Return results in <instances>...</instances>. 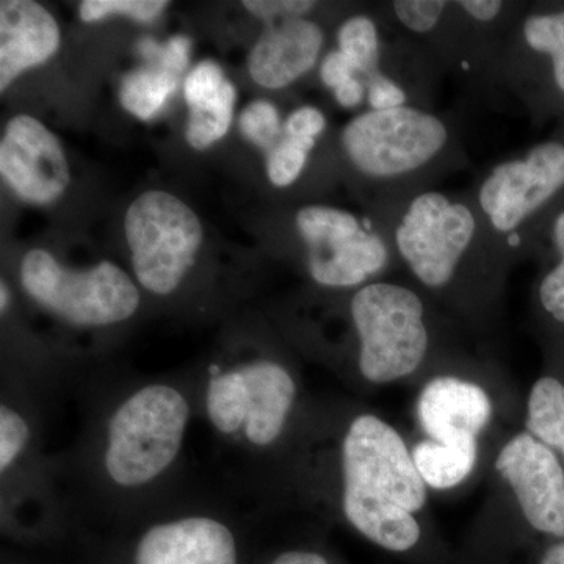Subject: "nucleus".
Wrapping results in <instances>:
<instances>
[{"label": "nucleus", "mask_w": 564, "mask_h": 564, "mask_svg": "<svg viewBox=\"0 0 564 564\" xmlns=\"http://www.w3.org/2000/svg\"><path fill=\"white\" fill-rule=\"evenodd\" d=\"M80 430L58 455L69 519L126 525L184 488L185 448L198 419L195 375L77 383Z\"/></svg>", "instance_id": "f257e3e1"}, {"label": "nucleus", "mask_w": 564, "mask_h": 564, "mask_svg": "<svg viewBox=\"0 0 564 564\" xmlns=\"http://www.w3.org/2000/svg\"><path fill=\"white\" fill-rule=\"evenodd\" d=\"M195 375L198 419L239 467L240 492L248 467L272 456L288 440L300 403L295 375L261 352H221Z\"/></svg>", "instance_id": "f03ea898"}, {"label": "nucleus", "mask_w": 564, "mask_h": 564, "mask_svg": "<svg viewBox=\"0 0 564 564\" xmlns=\"http://www.w3.org/2000/svg\"><path fill=\"white\" fill-rule=\"evenodd\" d=\"M426 502V485L397 430L373 414L345 426L339 444V507L348 524L392 552L421 540L415 511Z\"/></svg>", "instance_id": "7ed1b4c3"}, {"label": "nucleus", "mask_w": 564, "mask_h": 564, "mask_svg": "<svg viewBox=\"0 0 564 564\" xmlns=\"http://www.w3.org/2000/svg\"><path fill=\"white\" fill-rule=\"evenodd\" d=\"M58 397L6 372L0 386V521L40 530L69 521L61 459L46 451V422Z\"/></svg>", "instance_id": "20e7f679"}, {"label": "nucleus", "mask_w": 564, "mask_h": 564, "mask_svg": "<svg viewBox=\"0 0 564 564\" xmlns=\"http://www.w3.org/2000/svg\"><path fill=\"white\" fill-rule=\"evenodd\" d=\"M240 510L225 494L193 491L185 485L129 522L137 529L131 564H240Z\"/></svg>", "instance_id": "39448f33"}, {"label": "nucleus", "mask_w": 564, "mask_h": 564, "mask_svg": "<svg viewBox=\"0 0 564 564\" xmlns=\"http://www.w3.org/2000/svg\"><path fill=\"white\" fill-rule=\"evenodd\" d=\"M22 291L58 322L77 329H106L132 321L141 306L139 285L115 263L87 270L62 265L51 252L32 250L20 265Z\"/></svg>", "instance_id": "423d86ee"}, {"label": "nucleus", "mask_w": 564, "mask_h": 564, "mask_svg": "<svg viewBox=\"0 0 564 564\" xmlns=\"http://www.w3.org/2000/svg\"><path fill=\"white\" fill-rule=\"evenodd\" d=\"M350 311L364 380L386 384L415 372L429 350V332L413 291L391 282L367 284L352 296Z\"/></svg>", "instance_id": "0eeeda50"}, {"label": "nucleus", "mask_w": 564, "mask_h": 564, "mask_svg": "<svg viewBox=\"0 0 564 564\" xmlns=\"http://www.w3.org/2000/svg\"><path fill=\"white\" fill-rule=\"evenodd\" d=\"M124 228L141 288L161 299L180 292L203 242L195 212L172 193L147 192L129 207Z\"/></svg>", "instance_id": "6e6552de"}, {"label": "nucleus", "mask_w": 564, "mask_h": 564, "mask_svg": "<svg viewBox=\"0 0 564 564\" xmlns=\"http://www.w3.org/2000/svg\"><path fill=\"white\" fill-rule=\"evenodd\" d=\"M447 139L440 118L410 107L366 111L343 132L344 150L352 165L373 177L421 169L443 150Z\"/></svg>", "instance_id": "1a4fd4ad"}, {"label": "nucleus", "mask_w": 564, "mask_h": 564, "mask_svg": "<svg viewBox=\"0 0 564 564\" xmlns=\"http://www.w3.org/2000/svg\"><path fill=\"white\" fill-rule=\"evenodd\" d=\"M307 247V270L318 285L348 289L362 284L388 263L383 240L350 212L307 206L296 214Z\"/></svg>", "instance_id": "9d476101"}, {"label": "nucleus", "mask_w": 564, "mask_h": 564, "mask_svg": "<svg viewBox=\"0 0 564 564\" xmlns=\"http://www.w3.org/2000/svg\"><path fill=\"white\" fill-rule=\"evenodd\" d=\"M475 218L469 207L443 193L419 195L395 231L397 248L415 276L429 288H443L473 242Z\"/></svg>", "instance_id": "9b49d317"}, {"label": "nucleus", "mask_w": 564, "mask_h": 564, "mask_svg": "<svg viewBox=\"0 0 564 564\" xmlns=\"http://www.w3.org/2000/svg\"><path fill=\"white\" fill-rule=\"evenodd\" d=\"M564 191V143L545 141L524 159L505 162L481 184V209L494 228L513 232Z\"/></svg>", "instance_id": "f8f14e48"}, {"label": "nucleus", "mask_w": 564, "mask_h": 564, "mask_svg": "<svg viewBox=\"0 0 564 564\" xmlns=\"http://www.w3.org/2000/svg\"><path fill=\"white\" fill-rule=\"evenodd\" d=\"M496 467L529 524L564 538V470L552 448L530 433H519L497 456Z\"/></svg>", "instance_id": "ddd939ff"}, {"label": "nucleus", "mask_w": 564, "mask_h": 564, "mask_svg": "<svg viewBox=\"0 0 564 564\" xmlns=\"http://www.w3.org/2000/svg\"><path fill=\"white\" fill-rule=\"evenodd\" d=\"M0 173L11 191L32 204L55 202L69 184L61 141L36 118L20 115L0 141Z\"/></svg>", "instance_id": "4468645a"}, {"label": "nucleus", "mask_w": 564, "mask_h": 564, "mask_svg": "<svg viewBox=\"0 0 564 564\" xmlns=\"http://www.w3.org/2000/svg\"><path fill=\"white\" fill-rule=\"evenodd\" d=\"M491 414L488 392L459 378H434L419 395V422L436 443L477 444Z\"/></svg>", "instance_id": "2eb2a0df"}, {"label": "nucleus", "mask_w": 564, "mask_h": 564, "mask_svg": "<svg viewBox=\"0 0 564 564\" xmlns=\"http://www.w3.org/2000/svg\"><path fill=\"white\" fill-rule=\"evenodd\" d=\"M61 46L54 17L32 0L0 3V91L24 70L50 61Z\"/></svg>", "instance_id": "dca6fc26"}, {"label": "nucleus", "mask_w": 564, "mask_h": 564, "mask_svg": "<svg viewBox=\"0 0 564 564\" xmlns=\"http://www.w3.org/2000/svg\"><path fill=\"white\" fill-rule=\"evenodd\" d=\"M322 44V29L302 18L267 29L248 58L252 80L270 90L288 87L313 68Z\"/></svg>", "instance_id": "f3484780"}, {"label": "nucleus", "mask_w": 564, "mask_h": 564, "mask_svg": "<svg viewBox=\"0 0 564 564\" xmlns=\"http://www.w3.org/2000/svg\"><path fill=\"white\" fill-rule=\"evenodd\" d=\"M477 444H441L429 440L415 445L413 459L425 485L443 491L469 477L477 463Z\"/></svg>", "instance_id": "a211bd4d"}, {"label": "nucleus", "mask_w": 564, "mask_h": 564, "mask_svg": "<svg viewBox=\"0 0 564 564\" xmlns=\"http://www.w3.org/2000/svg\"><path fill=\"white\" fill-rule=\"evenodd\" d=\"M527 430L564 456V383L544 377L533 384L527 411Z\"/></svg>", "instance_id": "6ab92c4d"}, {"label": "nucleus", "mask_w": 564, "mask_h": 564, "mask_svg": "<svg viewBox=\"0 0 564 564\" xmlns=\"http://www.w3.org/2000/svg\"><path fill=\"white\" fill-rule=\"evenodd\" d=\"M177 87V76L162 69L141 68L124 77L120 88L122 107L140 120H151Z\"/></svg>", "instance_id": "aec40b11"}, {"label": "nucleus", "mask_w": 564, "mask_h": 564, "mask_svg": "<svg viewBox=\"0 0 564 564\" xmlns=\"http://www.w3.org/2000/svg\"><path fill=\"white\" fill-rule=\"evenodd\" d=\"M236 87L226 80L221 90L209 101L192 107L185 139L195 150L203 151L215 141L223 139L231 126L234 104H236Z\"/></svg>", "instance_id": "412c9836"}, {"label": "nucleus", "mask_w": 564, "mask_h": 564, "mask_svg": "<svg viewBox=\"0 0 564 564\" xmlns=\"http://www.w3.org/2000/svg\"><path fill=\"white\" fill-rule=\"evenodd\" d=\"M524 40L530 50L547 58L552 82L564 96V9L527 18Z\"/></svg>", "instance_id": "4be33fe9"}, {"label": "nucleus", "mask_w": 564, "mask_h": 564, "mask_svg": "<svg viewBox=\"0 0 564 564\" xmlns=\"http://www.w3.org/2000/svg\"><path fill=\"white\" fill-rule=\"evenodd\" d=\"M340 52L358 73L372 74L380 58V40L375 22L367 17H352L339 31Z\"/></svg>", "instance_id": "5701e85b"}, {"label": "nucleus", "mask_w": 564, "mask_h": 564, "mask_svg": "<svg viewBox=\"0 0 564 564\" xmlns=\"http://www.w3.org/2000/svg\"><path fill=\"white\" fill-rule=\"evenodd\" d=\"M313 141L284 135L269 151L267 158V174L276 187H288L299 180L307 162V155L313 151Z\"/></svg>", "instance_id": "b1692460"}, {"label": "nucleus", "mask_w": 564, "mask_h": 564, "mask_svg": "<svg viewBox=\"0 0 564 564\" xmlns=\"http://www.w3.org/2000/svg\"><path fill=\"white\" fill-rule=\"evenodd\" d=\"M552 242L556 252L555 265L540 284V302L545 313L564 325V209L552 223Z\"/></svg>", "instance_id": "393cba45"}, {"label": "nucleus", "mask_w": 564, "mask_h": 564, "mask_svg": "<svg viewBox=\"0 0 564 564\" xmlns=\"http://www.w3.org/2000/svg\"><path fill=\"white\" fill-rule=\"evenodd\" d=\"M169 7L165 0H85L80 18L85 22L101 21L110 14H128L141 22L154 21Z\"/></svg>", "instance_id": "a878e982"}, {"label": "nucleus", "mask_w": 564, "mask_h": 564, "mask_svg": "<svg viewBox=\"0 0 564 564\" xmlns=\"http://www.w3.org/2000/svg\"><path fill=\"white\" fill-rule=\"evenodd\" d=\"M240 131L245 139L261 147L263 150H272L278 143L281 133L280 113L273 104L256 101L243 110L240 117Z\"/></svg>", "instance_id": "bb28decb"}, {"label": "nucleus", "mask_w": 564, "mask_h": 564, "mask_svg": "<svg viewBox=\"0 0 564 564\" xmlns=\"http://www.w3.org/2000/svg\"><path fill=\"white\" fill-rule=\"evenodd\" d=\"M226 79L217 63L202 62L188 74L184 84L185 101L188 106L196 107L199 104L209 101L221 90Z\"/></svg>", "instance_id": "cd10ccee"}, {"label": "nucleus", "mask_w": 564, "mask_h": 564, "mask_svg": "<svg viewBox=\"0 0 564 564\" xmlns=\"http://www.w3.org/2000/svg\"><path fill=\"white\" fill-rule=\"evenodd\" d=\"M447 3L443 0H400L393 3V11L404 28L423 33L434 29Z\"/></svg>", "instance_id": "c85d7f7f"}, {"label": "nucleus", "mask_w": 564, "mask_h": 564, "mask_svg": "<svg viewBox=\"0 0 564 564\" xmlns=\"http://www.w3.org/2000/svg\"><path fill=\"white\" fill-rule=\"evenodd\" d=\"M245 9L254 14L256 18L270 21L273 18H282V20H295L302 18L307 11L315 7V2L307 0H247L243 2Z\"/></svg>", "instance_id": "c756f323"}, {"label": "nucleus", "mask_w": 564, "mask_h": 564, "mask_svg": "<svg viewBox=\"0 0 564 564\" xmlns=\"http://www.w3.org/2000/svg\"><path fill=\"white\" fill-rule=\"evenodd\" d=\"M326 120L321 110L315 107H302V109L293 111L291 117L285 120V135L295 137V139L313 141L317 140L323 129H325Z\"/></svg>", "instance_id": "7c9ffc66"}, {"label": "nucleus", "mask_w": 564, "mask_h": 564, "mask_svg": "<svg viewBox=\"0 0 564 564\" xmlns=\"http://www.w3.org/2000/svg\"><path fill=\"white\" fill-rule=\"evenodd\" d=\"M191 47L192 43L187 36H173V39L166 41L163 46H159L158 54H155L154 58L159 62V66H161L162 69L169 70V73L180 77V74L184 73V69L187 68L188 61H191Z\"/></svg>", "instance_id": "2f4dec72"}, {"label": "nucleus", "mask_w": 564, "mask_h": 564, "mask_svg": "<svg viewBox=\"0 0 564 564\" xmlns=\"http://www.w3.org/2000/svg\"><path fill=\"white\" fill-rule=\"evenodd\" d=\"M406 101V95L400 85L383 76L375 74L369 85V102L373 110L399 109Z\"/></svg>", "instance_id": "473e14b6"}, {"label": "nucleus", "mask_w": 564, "mask_h": 564, "mask_svg": "<svg viewBox=\"0 0 564 564\" xmlns=\"http://www.w3.org/2000/svg\"><path fill=\"white\" fill-rule=\"evenodd\" d=\"M356 73L358 70L340 51L332 52L322 63V80L325 82L326 87L333 88V90L347 84L348 80L355 79Z\"/></svg>", "instance_id": "72a5a7b5"}, {"label": "nucleus", "mask_w": 564, "mask_h": 564, "mask_svg": "<svg viewBox=\"0 0 564 564\" xmlns=\"http://www.w3.org/2000/svg\"><path fill=\"white\" fill-rule=\"evenodd\" d=\"M459 7L478 21H492L502 11L503 3L497 0H463Z\"/></svg>", "instance_id": "f704fd0d"}, {"label": "nucleus", "mask_w": 564, "mask_h": 564, "mask_svg": "<svg viewBox=\"0 0 564 564\" xmlns=\"http://www.w3.org/2000/svg\"><path fill=\"white\" fill-rule=\"evenodd\" d=\"M267 564H329L328 560L314 551H285Z\"/></svg>", "instance_id": "c9c22d12"}, {"label": "nucleus", "mask_w": 564, "mask_h": 564, "mask_svg": "<svg viewBox=\"0 0 564 564\" xmlns=\"http://www.w3.org/2000/svg\"><path fill=\"white\" fill-rule=\"evenodd\" d=\"M334 96H336V101L340 106L351 109V107H356L362 101L364 85L358 79L348 80L347 84L340 85L339 88L334 90Z\"/></svg>", "instance_id": "e433bc0d"}, {"label": "nucleus", "mask_w": 564, "mask_h": 564, "mask_svg": "<svg viewBox=\"0 0 564 564\" xmlns=\"http://www.w3.org/2000/svg\"><path fill=\"white\" fill-rule=\"evenodd\" d=\"M541 564H564V541L552 545L547 552H545L543 563Z\"/></svg>", "instance_id": "4c0bfd02"}]
</instances>
